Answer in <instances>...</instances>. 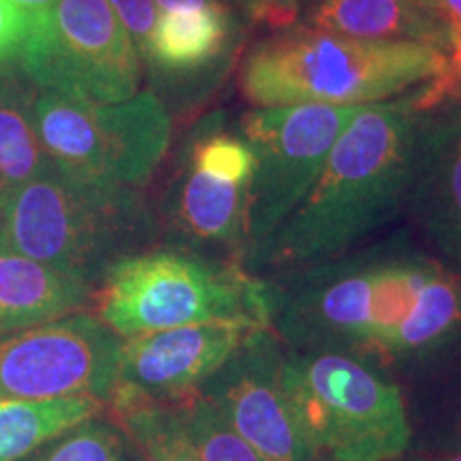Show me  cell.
<instances>
[{
    "instance_id": "1",
    "label": "cell",
    "mask_w": 461,
    "mask_h": 461,
    "mask_svg": "<svg viewBox=\"0 0 461 461\" xmlns=\"http://www.w3.org/2000/svg\"><path fill=\"white\" fill-rule=\"evenodd\" d=\"M265 280L269 330L397 376L461 327V276L406 233Z\"/></svg>"
},
{
    "instance_id": "2",
    "label": "cell",
    "mask_w": 461,
    "mask_h": 461,
    "mask_svg": "<svg viewBox=\"0 0 461 461\" xmlns=\"http://www.w3.org/2000/svg\"><path fill=\"white\" fill-rule=\"evenodd\" d=\"M425 113L411 99L372 103L346 126L312 188L244 269L252 276L331 261L403 212Z\"/></svg>"
},
{
    "instance_id": "3",
    "label": "cell",
    "mask_w": 461,
    "mask_h": 461,
    "mask_svg": "<svg viewBox=\"0 0 461 461\" xmlns=\"http://www.w3.org/2000/svg\"><path fill=\"white\" fill-rule=\"evenodd\" d=\"M447 51L419 41H370L288 26L244 56L238 84L255 107L372 105L442 73Z\"/></svg>"
},
{
    "instance_id": "4",
    "label": "cell",
    "mask_w": 461,
    "mask_h": 461,
    "mask_svg": "<svg viewBox=\"0 0 461 461\" xmlns=\"http://www.w3.org/2000/svg\"><path fill=\"white\" fill-rule=\"evenodd\" d=\"M158 221L140 188L82 180L50 165L0 197V241L96 286L120 258L152 248Z\"/></svg>"
},
{
    "instance_id": "5",
    "label": "cell",
    "mask_w": 461,
    "mask_h": 461,
    "mask_svg": "<svg viewBox=\"0 0 461 461\" xmlns=\"http://www.w3.org/2000/svg\"><path fill=\"white\" fill-rule=\"evenodd\" d=\"M92 314L120 338L214 321L269 325L261 276L182 248L120 258L92 291Z\"/></svg>"
},
{
    "instance_id": "6",
    "label": "cell",
    "mask_w": 461,
    "mask_h": 461,
    "mask_svg": "<svg viewBox=\"0 0 461 461\" xmlns=\"http://www.w3.org/2000/svg\"><path fill=\"white\" fill-rule=\"evenodd\" d=\"M280 383L327 459L393 461L411 448L402 389L389 374L333 350L285 346Z\"/></svg>"
},
{
    "instance_id": "7",
    "label": "cell",
    "mask_w": 461,
    "mask_h": 461,
    "mask_svg": "<svg viewBox=\"0 0 461 461\" xmlns=\"http://www.w3.org/2000/svg\"><path fill=\"white\" fill-rule=\"evenodd\" d=\"M39 140L50 163L82 180L143 188L163 163L171 118L154 92L120 103H88L39 92Z\"/></svg>"
},
{
    "instance_id": "8",
    "label": "cell",
    "mask_w": 461,
    "mask_h": 461,
    "mask_svg": "<svg viewBox=\"0 0 461 461\" xmlns=\"http://www.w3.org/2000/svg\"><path fill=\"white\" fill-rule=\"evenodd\" d=\"M20 60L39 92L88 103L140 92L141 56L109 0H58L28 28Z\"/></svg>"
},
{
    "instance_id": "9",
    "label": "cell",
    "mask_w": 461,
    "mask_h": 461,
    "mask_svg": "<svg viewBox=\"0 0 461 461\" xmlns=\"http://www.w3.org/2000/svg\"><path fill=\"white\" fill-rule=\"evenodd\" d=\"M366 105L257 107L241 115V137L255 154L250 241L244 265L312 188L346 126Z\"/></svg>"
},
{
    "instance_id": "10",
    "label": "cell",
    "mask_w": 461,
    "mask_h": 461,
    "mask_svg": "<svg viewBox=\"0 0 461 461\" xmlns=\"http://www.w3.org/2000/svg\"><path fill=\"white\" fill-rule=\"evenodd\" d=\"M122 338L90 312L0 336V400L96 397L118 384Z\"/></svg>"
},
{
    "instance_id": "11",
    "label": "cell",
    "mask_w": 461,
    "mask_h": 461,
    "mask_svg": "<svg viewBox=\"0 0 461 461\" xmlns=\"http://www.w3.org/2000/svg\"><path fill=\"white\" fill-rule=\"evenodd\" d=\"M282 353L269 325L257 327L197 393L265 461H331L310 440L282 389Z\"/></svg>"
},
{
    "instance_id": "12",
    "label": "cell",
    "mask_w": 461,
    "mask_h": 461,
    "mask_svg": "<svg viewBox=\"0 0 461 461\" xmlns=\"http://www.w3.org/2000/svg\"><path fill=\"white\" fill-rule=\"evenodd\" d=\"M257 327L214 321L122 339L115 391L171 403L197 393Z\"/></svg>"
},
{
    "instance_id": "13",
    "label": "cell",
    "mask_w": 461,
    "mask_h": 461,
    "mask_svg": "<svg viewBox=\"0 0 461 461\" xmlns=\"http://www.w3.org/2000/svg\"><path fill=\"white\" fill-rule=\"evenodd\" d=\"M173 248L238 263L250 241V184H233L184 158L165 201Z\"/></svg>"
},
{
    "instance_id": "14",
    "label": "cell",
    "mask_w": 461,
    "mask_h": 461,
    "mask_svg": "<svg viewBox=\"0 0 461 461\" xmlns=\"http://www.w3.org/2000/svg\"><path fill=\"white\" fill-rule=\"evenodd\" d=\"M403 210L438 261L461 276V115L425 113Z\"/></svg>"
},
{
    "instance_id": "15",
    "label": "cell",
    "mask_w": 461,
    "mask_h": 461,
    "mask_svg": "<svg viewBox=\"0 0 461 461\" xmlns=\"http://www.w3.org/2000/svg\"><path fill=\"white\" fill-rule=\"evenodd\" d=\"M412 453H461V327L395 376Z\"/></svg>"
},
{
    "instance_id": "16",
    "label": "cell",
    "mask_w": 461,
    "mask_h": 461,
    "mask_svg": "<svg viewBox=\"0 0 461 461\" xmlns=\"http://www.w3.org/2000/svg\"><path fill=\"white\" fill-rule=\"evenodd\" d=\"M240 34V17L221 0L205 7L163 11L143 58L171 75L210 73L216 65L229 68Z\"/></svg>"
},
{
    "instance_id": "17",
    "label": "cell",
    "mask_w": 461,
    "mask_h": 461,
    "mask_svg": "<svg viewBox=\"0 0 461 461\" xmlns=\"http://www.w3.org/2000/svg\"><path fill=\"white\" fill-rule=\"evenodd\" d=\"M95 286L17 255L0 241V336L82 312Z\"/></svg>"
},
{
    "instance_id": "18",
    "label": "cell",
    "mask_w": 461,
    "mask_h": 461,
    "mask_svg": "<svg viewBox=\"0 0 461 461\" xmlns=\"http://www.w3.org/2000/svg\"><path fill=\"white\" fill-rule=\"evenodd\" d=\"M314 31L370 41H419L448 50V32L428 0H310Z\"/></svg>"
},
{
    "instance_id": "19",
    "label": "cell",
    "mask_w": 461,
    "mask_h": 461,
    "mask_svg": "<svg viewBox=\"0 0 461 461\" xmlns=\"http://www.w3.org/2000/svg\"><path fill=\"white\" fill-rule=\"evenodd\" d=\"M37 88L24 75L0 67V197L51 165L39 140Z\"/></svg>"
},
{
    "instance_id": "20",
    "label": "cell",
    "mask_w": 461,
    "mask_h": 461,
    "mask_svg": "<svg viewBox=\"0 0 461 461\" xmlns=\"http://www.w3.org/2000/svg\"><path fill=\"white\" fill-rule=\"evenodd\" d=\"M105 406L86 395L0 400V461H22L51 438L101 414Z\"/></svg>"
},
{
    "instance_id": "21",
    "label": "cell",
    "mask_w": 461,
    "mask_h": 461,
    "mask_svg": "<svg viewBox=\"0 0 461 461\" xmlns=\"http://www.w3.org/2000/svg\"><path fill=\"white\" fill-rule=\"evenodd\" d=\"M105 411L131 438L135 461H201L171 403L113 391Z\"/></svg>"
},
{
    "instance_id": "22",
    "label": "cell",
    "mask_w": 461,
    "mask_h": 461,
    "mask_svg": "<svg viewBox=\"0 0 461 461\" xmlns=\"http://www.w3.org/2000/svg\"><path fill=\"white\" fill-rule=\"evenodd\" d=\"M22 461H135L131 438L107 411L51 438Z\"/></svg>"
},
{
    "instance_id": "23",
    "label": "cell",
    "mask_w": 461,
    "mask_h": 461,
    "mask_svg": "<svg viewBox=\"0 0 461 461\" xmlns=\"http://www.w3.org/2000/svg\"><path fill=\"white\" fill-rule=\"evenodd\" d=\"M171 406L176 408L201 461H265L244 438L230 429L203 395L193 393L171 402Z\"/></svg>"
},
{
    "instance_id": "24",
    "label": "cell",
    "mask_w": 461,
    "mask_h": 461,
    "mask_svg": "<svg viewBox=\"0 0 461 461\" xmlns=\"http://www.w3.org/2000/svg\"><path fill=\"white\" fill-rule=\"evenodd\" d=\"M420 113L445 112L461 115V34L453 37L447 50V65L440 75L408 96Z\"/></svg>"
},
{
    "instance_id": "25",
    "label": "cell",
    "mask_w": 461,
    "mask_h": 461,
    "mask_svg": "<svg viewBox=\"0 0 461 461\" xmlns=\"http://www.w3.org/2000/svg\"><path fill=\"white\" fill-rule=\"evenodd\" d=\"M109 5H112L118 20L122 22L126 32L131 34L140 56H143L149 34H152L158 20L157 3L154 0H109Z\"/></svg>"
},
{
    "instance_id": "26",
    "label": "cell",
    "mask_w": 461,
    "mask_h": 461,
    "mask_svg": "<svg viewBox=\"0 0 461 461\" xmlns=\"http://www.w3.org/2000/svg\"><path fill=\"white\" fill-rule=\"evenodd\" d=\"M26 24L9 0H0V67L20 56Z\"/></svg>"
},
{
    "instance_id": "27",
    "label": "cell",
    "mask_w": 461,
    "mask_h": 461,
    "mask_svg": "<svg viewBox=\"0 0 461 461\" xmlns=\"http://www.w3.org/2000/svg\"><path fill=\"white\" fill-rule=\"evenodd\" d=\"M303 0H261V15L258 24L267 26L269 31L295 26Z\"/></svg>"
},
{
    "instance_id": "28",
    "label": "cell",
    "mask_w": 461,
    "mask_h": 461,
    "mask_svg": "<svg viewBox=\"0 0 461 461\" xmlns=\"http://www.w3.org/2000/svg\"><path fill=\"white\" fill-rule=\"evenodd\" d=\"M431 7L442 26L447 28L448 43H451L453 37L461 34V0H431Z\"/></svg>"
},
{
    "instance_id": "29",
    "label": "cell",
    "mask_w": 461,
    "mask_h": 461,
    "mask_svg": "<svg viewBox=\"0 0 461 461\" xmlns=\"http://www.w3.org/2000/svg\"><path fill=\"white\" fill-rule=\"evenodd\" d=\"M9 3L14 5V9L22 15L28 32V28H31L37 20H41L58 0H9Z\"/></svg>"
},
{
    "instance_id": "30",
    "label": "cell",
    "mask_w": 461,
    "mask_h": 461,
    "mask_svg": "<svg viewBox=\"0 0 461 461\" xmlns=\"http://www.w3.org/2000/svg\"><path fill=\"white\" fill-rule=\"evenodd\" d=\"M221 3L229 5L230 9H238L248 20L258 22V15H261V0H221Z\"/></svg>"
},
{
    "instance_id": "31",
    "label": "cell",
    "mask_w": 461,
    "mask_h": 461,
    "mask_svg": "<svg viewBox=\"0 0 461 461\" xmlns=\"http://www.w3.org/2000/svg\"><path fill=\"white\" fill-rule=\"evenodd\" d=\"M393 461H461V453H412L408 451Z\"/></svg>"
},
{
    "instance_id": "32",
    "label": "cell",
    "mask_w": 461,
    "mask_h": 461,
    "mask_svg": "<svg viewBox=\"0 0 461 461\" xmlns=\"http://www.w3.org/2000/svg\"><path fill=\"white\" fill-rule=\"evenodd\" d=\"M160 11H177V9H194L205 7L212 0H154Z\"/></svg>"
},
{
    "instance_id": "33",
    "label": "cell",
    "mask_w": 461,
    "mask_h": 461,
    "mask_svg": "<svg viewBox=\"0 0 461 461\" xmlns=\"http://www.w3.org/2000/svg\"><path fill=\"white\" fill-rule=\"evenodd\" d=\"M428 3H429V5H431V0H428Z\"/></svg>"
}]
</instances>
